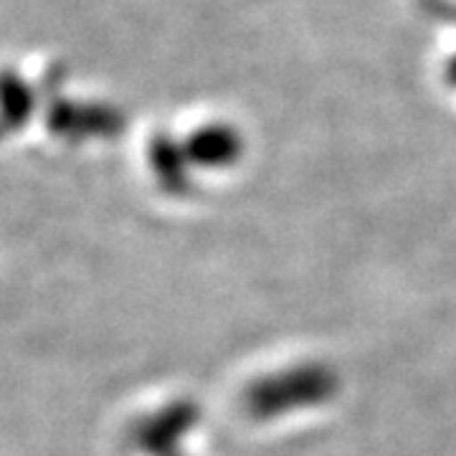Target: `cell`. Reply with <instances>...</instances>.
<instances>
[{
  "label": "cell",
  "instance_id": "7a4b0ae2",
  "mask_svg": "<svg viewBox=\"0 0 456 456\" xmlns=\"http://www.w3.org/2000/svg\"><path fill=\"white\" fill-rule=\"evenodd\" d=\"M200 424V406L191 398L167 403L132 428V444L147 456H163L180 449L185 436Z\"/></svg>",
  "mask_w": 456,
  "mask_h": 456
},
{
  "label": "cell",
  "instance_id": "277c9868",
  "mask_svg": "<svg viewBox=\"0 0 456 456\" xmlns=\"http://www.w3.org/2000/svg\"><path fill=\"white\" fill-rule=\"evenodd\" d=\"M163 456H185V454H180V449H175V452H167V454Z\"/></svg>",
  "mask_w": 456,
  "mask_h": 456
},
{
  "label": "cell",
  "instance_id": "6da1fadb",
  "mask_svg": "<svg viewBox=\"0 0 456 456\" xmlns=\"http://www.w3.org/2000/svg\"><path fill=\"white\" fill-rule=\"evenodd\" d=\"M340 391V375L325 362H302L254 380L244 393L246 416L256 421L330 403Z\"/></svg>",
  "mask_w": 456,
  "mask_h": 456
},
{
  "label": "cell",
  "instance_id": "3957f363",
  "mask_svg": "<svg viewBox=\"0 0 456 456\" xmlns=\"http://www.w3.org/2000/svg\"><path fill=\"white\" fill-rule=\"evenodd\" d=\"M191 158L206 167H226L233 165L241 155V142L228 130H203L188 147Z\"/></svg>",
  "mask_w": 456,
  "mask_h": 456
}]
</instances>
